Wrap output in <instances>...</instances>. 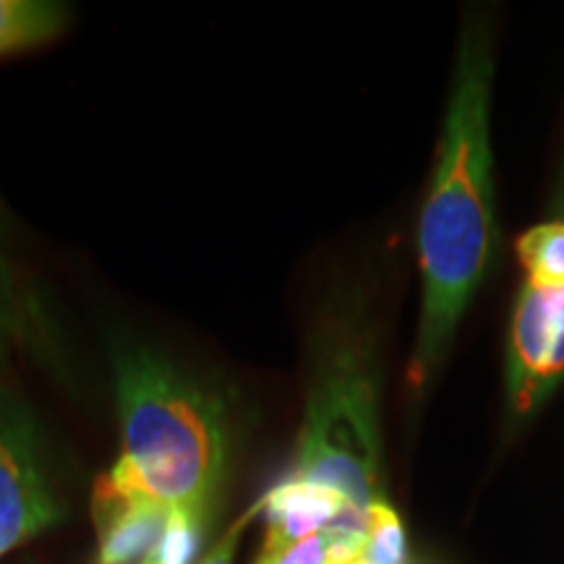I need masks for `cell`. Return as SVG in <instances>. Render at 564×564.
Listing matches in <instances>:
<instances>
[{
    "mask_svg": "<svg viewBox=\"0 0 564 564\" xmlns=\"http://www.w3.org/2000/svg\"><path fill=\"white\" fill-rule=\"evenodd\" d=\"M494 74L491 17L486 11L465 13L432 181L419 217L421 314L408 369L413 390H423L442 369L465 312L499 259L502 236L491 152Z\"/></svg>",
    "mask_w": 564,
    "mask_h": 564,
    "instance_id": "obj_1",
    "label": "cell"
},
{
    "mask_svg": "<svg viewBox=\"0 0 564 564\" xmlns=\"http://www.w3.org/2000/svg\"><path fill=\"white\" fill-rule=\"evenodd\" d=\"M123 455L112 474L167 510L209 520L225 470L223 405L150 350L116 366Z\"/></svg>",
    "mask_w": 564,
    "mask_h": 564,
    "instance_id": "obj_2",
    "label": "cell"
},
{
    "mask_svg": "<svg viewBox=\"0 0 564 564\" xmlns=\"http://www.w3.org/2000/svg\"><path fill=\"white\" fill-rule=\"evenodd\" d=\"M379 358L371 324L352 301L327 314L314 343L295 481L327 486L358 510L382 502Z\"/></svg>",
    "mask_w": 564,
    "mask_h": 564,
    "instance_id": "obj_3",
    "label": "cell"
},
{
    "mask_svg": "<svg viewBox=\"0 0 564 564\" xmlns=\"http://www.w3.org/2000/svg\"><path fill=\"white\" fill-rule=\"evenodd\" d=\"M518 293L505 340V421L523 429L564 387V158L539 223L514 243Z\"/></svg>",
    "mask_w": 564,
    "mask_h": 564,
    "instance_id": "obj_4",
    "label": "cell"
},
{
    "mask_svg": "<svg viewBox=\"0 0 564 564\" xmlns=\"http://www.w3.org/2000/svg\"><path fill=\"white\" fill-rule=\"evenodd\" d=\"M58 507L42 474L24 413L0 403V556L47 531Z\"/></svg>",
    "mask_w": 564,
    "mask_h": 564,
    "instance_id": "obj_5",
    "label": "cell"
},
{
    "mask_svg": "<svg viewBox=\"0 0 564 564\" xmlns=\"http://www.w3.org/2000/svg\"><path fill=\"white\" fill-rule=\"evenodd\" d=\"M91 512L97 528V564H144L171 514L165 505L112 470L97 478Z\"/></svg>",
    "mask_w": 564,
    "mask_h": 564,
    "instance_id": "obj_6",
    "label": "cell"
},
{
    "mask_svg": "<svg viewBox=\"0 0 564 564\" xmlns=\"http://www.w3.org/2000/svg\"><path fill=\"white\" fill-rule=\"evenodd\" d=\"M348 507H352L348 499L327 486L288 478L262 497V512L267 518L264 552L293 546L308 535L322 533Z\"/></svg>",
    "mask_w": 564,
    "mask_h": 564,
    "instance_id": "obj_7",
    "label": "cell"
},
{
    "mask_svg": "<svg viewBox=\"0 0 564 564\" xmlns=\"http://www.w3.org/2000/svg\"><path fill=\"white\" fill-rule=\"evenodd\" d=\"M68 13L51 0H0V58L53 40Z\"/></svg>",
    "mask_w": 564,
    "mask_h": 564,
    "instance_id": "obj_8",
    "label": "cell"
},
{
    "mask_svg": "<svg viewBox=\"0 0 564 564\" xmlns=\"http://www.w3.org/2000/svg\"><path fill=\"white\" fill-rule=\"evenodd\" d=\"M364 564H408L405 528L394 507L382 499L371 505L369 531H366Z\"/></svg>",
    "mask_w": 564,
    "mask_h": 564,
    "instance_id": "obj_9",
    "label": "cell"
},
{
    "mask_svg": "<svg viewBox=\"0 0 564 564\" xmlns=\"http://www.w3.org/2000/svg\"><path fill=\"white\" fill-rule=\"evenodd\" d=\"M204 531H207V520L186 510H171L162 539L144 564H194L199 556Z\"/></svg>",
    "mask_w": 564,
    "mask_h": 564,
    "instance_id": "obj_10",
    "label": "cell"
},
{
    "mask_svg": "<svg viewBox=\"0 0 564 564\" xmlns=\"http://www.w3.org/2000/svg\"><path fill=\"white\" fill-rule=\"evenodd\" d=\"M257 564H327V541H324V533H316L293 546L274 549V552L262 549Z\"/></svg>",
    "mask_w": 564,
    "mask_h": 564,
    "instance_id": "obj_11",
    "label": "cell"
},
{
    "mask_svg": "<svg viewBox=\"0 0 564 564\" xmlns=\"http://www.w3.org/2000/svg\"><path fill=\"white\" fill-rule=\"evenodd\" d=\"M259 512H262V499H259V502L253 505L251 510H246V514H241V518H238L236 523H232L228 531H225L223 539L217 541L215 549H212L207 556H204L202 564H232V562H236L238 541H241L243 531H246V528H249V523H251L253 518H257Z\"/></svg>",
    "mask_w": 564,
    "mask_h": 564,
    "instance_id": "obj_12",
    "label": "cell"
},
{
    "mask_svg": "<svg viewBox=\"0 0 564 564\" xmlns=\"http://www.w3.org/2000/svg\"><path fill=\"white\" fill-rule=\"evenodd\" d=\"M11 333V301H9V280H6L3 267H0V345Z\"/></svg>",
    "mask_w": 564,
    "mask_h": 564,
    "instance_id": "obj_13",
    "label": "cell"
},
{
    "mask_svg": "<svg viewBox=\"0 0 564 564\" xmlns=\"http://www.w3.org/2000/svg\"><path fill=\"white\" fill-rule=\"evenodd\" d=\"M361 564H364V562H361Z\"/></svg>",
    "mask_w": 564,
    "mask_h": 564,
    "instance_id": "obj_14",
    "label": "cell"
}]
</instances>
